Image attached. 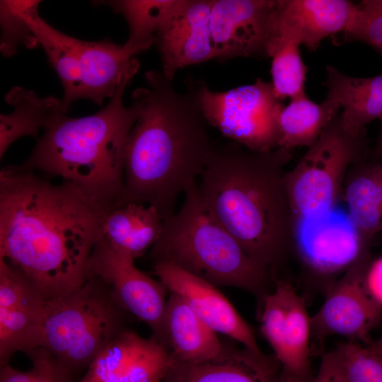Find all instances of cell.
<instances>
[{
  "instance_id": "29",
  "label": "cell",
  "mask_w": 382,
  "mask_h": 382,
  "mask_svg": "<svg viewBox=\"0 0 382 382\" xmlns=\"http://www.w3.org/2000/svg\"><path fill=\"white\" fill-rule=\"evenodd\" d=\"M301 45L296 35L280 31L277 47L271 57V74L274 94L281 101L305 93L307 68L301 57Z\"/></svg>"
},
{
  "instance_id": "20",
  "label": "cell",
  "mask_w": 382,
  "mask_h": 382,
  "mask_svg": "<svg viewBox=\"0 0 382 382\" xmlns=\"http://www.w3.org/2000/svg\"><path fill=\"white\" fill-rule=\"evenodd\" d=\"M357 8L347 0H281V28L315 51L324 38L347 30Z\"/></svg>"
},
{
  "instance_id": "34",
  "label": "cell",
  "mask_w": 382,
  "mask_h": 382,
  "mask_svg": "<svg viewBox=\"0 0 382 382\" xmlns=\"http://www.w3.org/2000/svg\"><path fill=\"white\" fill-rule=\"evenodd\" d=\"M32 369L21 371L13 368L9 364L0 367V382H33Z\"/></svg>"
},
{
  "instance_id": "4",
  "label": "cell",
  "mask_w": 382,
  "mask_h": 382,
  "mask_svg": "<svg viewBox=\"0 0 382 382\" xmlns=\"http://www.w3.org/2000/svg\"><path fill=\"white\" fill-rule=\"evenodd\" d=\"M139 66L134 59L108 103L96 113L66 115L46 127L21 165L71 182L108 212L126 204L125 151L140 104L132 96V105L126 107L122 96Z\"/></svg>"
},
{
  "instance_id": "21",
  "label": "cell",
  "mask_w": 382,
  "mask_h": 382,
  "mask_svg": "<svg viewBox=\"0 0 382 382\" xmlns=\"http://www.w3.org/2000/svg\"><path fill=\"white\" fill-rule=\"evenodd\" d=\"M82 98L101 105L122 83L132 57L139 52L126 43L116 44L105 38L90 42L79 40Z\"/></svg>"
},
{
  "instance_id": "16",
  "label": "cell",
  "mask_w": 382,
  "mask_h": 382,
  "mask_svg": "<svg viewBox=\"0 0 382 382\" xmlns=\"http://www.w3.org/2000/svg\"><path fill=\"white\" fill-rule=\"evenodd\" d=\"M172 366L167 349L154 336L127 328L93 361L77 382H162Z\"/></svg>"
},
{
  "instance_id": "31",
  "label": "cell",
  "mask_w": 382,
  "mask_h": 382,
  "mask_svg": "<svg viewBox=\"0 0 382 382\" xmlns=\"http://www.w3.org/2000/svg\"><path fill=\"white\" fill-rule=\"evenodd\" d=\"M38 0H1L0 50L6 57L16 54L20 45L33 49L40 45L31 25L32 19L38 16Z\"/></svg>"
},
{
  "instance_id": "5",
  "label": "cell",
  "mask_w": 382,
  "mask_h": 382,
  "mask_svg": "<svg viewBox=\"0 0 382 382\" xmlns=\"http://www.w3.org/2000/svg\"><path fill=\"white\" fill-rule=\"evenodd\" d=\"M149 257L153 264L173 265L216 286L238 288L258 299L277 280L212 215L197 183L186 190L180 209L163 220Z\"/></svg>"
},
{
  "instance_id": "8",
  "label": "cell",
  "mask_w": 382,
  "mask_h": 382,
  "mask_svg": "<svg viewBox=\"0 0 382 382\" xmlns=\"http://www.w3.org/2000/svg\"><path fill=\"white\" fill-rule=\"evenodd\" d=\"M207 124L226 137L257 152L279 147V116L284 107L274 94L272 82L257 79L250 85L213 91L203 81H189Z\"/></svg>"
},
{
  "instance_id": "12",
  "label": "cell",
  "mask_w": 382,
  "mask_h": 382,
  "mask_svg": "<svg viewBox=\"0 0 382 382\" xmlns=\"http://www.w3.org/2000/svg\"><path fill=\"white\" fill-rule=\"evenodd\" d=\"M134 262L101 236L90 255L86 277L106 284L125 310L146 324L152 336L161 343L169 291L162 282L139 270Z\"/></svg>"
},
{
  "instance_id": "26",
  "label": "cell",
  "mask_w": 382,
  "mask_h": 382,
  "mask_svg": "<svg viewBox=\"0 0 382 382\" xmlns=\"http://www.w3.org/2000/svg\"><path fill=\"white\" fill-rule=\"evenodd\" d=\"M340 109L329 98L316 103L306 92L292 98L279 116L281 137L278 148L292 151L298 146H311Z\"/></svg>"
},
{
  "instance_id": "1",
  "label": "cell",
  "mask_w": 382,
  "mask_h": 382,
  "mask_svg": "<svg viewBox=\"0 0 382 382\" xmlns=\"http://www.w3.org/2000/svg\"><path fill=\"white\" fill-rule=\"evenodd\" d=\"M108 212L71 182L8 165L0 171V257L47 301L58 298L85 281Z\"/></svg>"
},
{
  "instance_id": "25",
  "label": "cell",
  "mask_w": 382,
  "mask_h": 382,
  "mask_svg": "<svg viewBox=\"0 0 382 382\" xmlns=\"http://www.w3.org/2000/svg\"><path fill=\"white\" fill-rule=\"evenodd\" d=\"M6 102L14 108L8 114L0 115V158L18 139L37 137L59 118L66 115L68 108L62 99L54 96L39 97L33 91L21 87L12 88L5 97Z\"/></svg>"
},
{
  "instance_id": "7",
  "label": "cell",
  "mask_w": 382,
  "mask_h": 382,
  "mask_svg": "<svg viewBox=\"0 0 382 382\" xmlns=\"http://www.w3.org/2000/svg\"><path fill=\"white\" fill-rule=\"evenodd\" d=\"M364 136L349 133L337 115L296 165L286 172V192L297 225L330 214L342 200L349 169L366 158Z\"/></svg>"
},
{
  "instance_id": "17",
  "label": "cell",
  "mask_w": 382,
  "mask_h": 382,
  "mask_svg": "<svg viewBox=\"0 0 382 382\" xmlns=\"http://www.w3.org/2000/svg\"><path fill=\"white\" fill-rule=\"evenodd\" d=\"M154 273L214 331L251 351L262 352L251 327L217 286L168 263L154 264Z\"/></svg>"
},
{
  "instance_id": "2",
  "label": "cell",
  "mask_w": 382,
  "mask_h": 382,
  "mask_svg": "<svg viewBox=\"0 0 382 382\" xmlns=\"http://www.w3.org/2000/svg\"><path fill=\"white\" fill-rule=\"evenodd\" d=\"M145 79L148 87L132 94L140 110L125 146V199L154 207L163 220L197 183L215 146L190 88L180 93L161 71Z\"/></svg>"
},
{
  "instance_id": "30",
  "label": "cell",
  "mask_w": 382,
  "mask_h": 382,
  "mask_svg": "<svg viewBox=\"0 0 382 382\" xmlns=\"http://www.w3.org/2000/svg\"><path fill=\"white\" fill-rule=\"evenodd\" d=\"M321 361L340 382H382V356L359 343H340L323 354Z\"/></svg>"
},
{
  "instance_id": "9",
  "label": "cell",
  "mask_w": 382,
  "mask_h": 382,
  "mask_svg": "<svg viewBox=\"0 0 382 382\" xmlns=\"http://www.w3.org/2000/svg\"><path fill=\"white\" fill-rule=\"evenodd\" d=\"M260 330L280 365V382H312L311 326L305 299L277 279L259 299Z\"/></svg>"
},
{
  "instance_id": "35",
  "label": "cell",
  "mask_w": 382,
  "mask_h": 382,
  "mask_svg": "<svg viewBox=\"0 0 382 382\" xmlns=\"http://www.w3.org/2000/svg\"><path fill=\"white\" fill-rule=\"evenodd\" d=\"M312 382H340L330 367L323 361Z\"/></svg>"
},
{
  "instance_id": "32",
  "label": "cell",
  "mask_w": 382,
  "mask_h": 382,
  "mask_svg": "<svg viewBox=\"0 0 382 382\" xmlns=\"http://www.w3.org/2000/svg\"><path fill=\"white\" fill-rule=\"evenodd\" d=\"M352 23L344 33V41H360L382 54V0H364L357 4Z\"/></svg>"
},
{
  "instance_id": "24",
  "label": "cell",
  "mask_w": 382,
  "mask_h": 382,
  "mask_svg": "<svg viewBox=\"0 0 382 382\" xmlns=\"http://www.w3.org/2000/svg\"><path fill=\"white\" fill-rule=\"evenodd\" d=\"M342 200L348 209V219L362 237L370 242L382 233V164L365 160L348 170Z\"/></svg>"
},
{
  "instance_id": "37",
  "label": "cell",
  "mask_w": 382,
  "mask_h": 382,
  "mask_svg": "<svg viewBox=\"0 0 382 382\" xmlns=\"http://www.w3.org/2000/svg\"><path fill=\"white\" fill-rule=\"evenodd\" d=\"M381 135L379 137V139L378 140V143L374 149V156L376 158H381L382 157V118L381 119Z\"/></svg>"
},
{
  "instance_id": "15",
  "label": "cell",
  "mask_w": 382,
  "mask_h": 382,
  "mask_svg": "<svg viewBox=\"0 0 382 382\" xmlns=\"http://www.w3.org/2000/svg\"><path fill=\"white\" fill-rule=\"evenodd\" d=\"M212 5V0H177L156 33L161 72L168 79L183 67L214 59Z\"/></svg>"
},
{
  "instance_id": "6",
  "label": "cell",
  "mask_w": 382,
  "mask_h": 382,
  "mask_svg": "<svg viewBox=\"0 0 382 382\" xmlns=\"http://www.w3.org/2000/svg\"><path fill=\"white\" fill-rule=\"evenodd\" d=\"M128 315L106 284L86 277L78 287L47 301L41 347L74 376L128 328Z\"/></svg>"
},
{
  "instance_id": "11",
  "label": "cell",
  "mask_w": 382,
  "mask_h": 382,
  "mask_svg": "<svg viewBox=\"0 0 382 382\" xmlns=\"http://www.w3.org/2000/svg\"><path fill=\"white\" fill-rule=\"evenodd\" d=\"M369 254L352 265L325 293L318 311L311 316V351L321 349L328 337L340 335L348 342H370L371 330L381 322L382 307L365 284Z\"/></svg>"
},
{
  "instance_id": "36",
  "label": "cell",
  "mask_w": 382,
  "mask_h": 382,
  "mask_svg": "<svg viewBox=\"0 0 382 382\" xmlns=\"http://www.w3.org/2000/svg\"><path fill=\"white\" fill-rule=\"evenodd\" d=\"M369 351L382 356V336L374 341H371L367 345H364Z\"/></svg>"
},
{
  "instance_id": "27",
  "label": "cell",
  "mask_w": 382,
  "mask_h": 382,
  "mask_svg": "<svg viewBox=\"0 0 382 382\" xmlns=\"http://www.w3.org/2000/svg\"><path fill=\"white\" fill-rule=\"evenodd\" d=\"M33 31L64 88L63 101L69 108L82 98L79 39L67 35L45 22L40 15L31 21Z\"/></svg>"
},
{
  "instance_id": "23",
  "label": "cell",
  "mask_w": 382,
  "mask_h": 382,
  "mask_svg": "<svg viewBox=\"0 0 382 382\" xmlns=\"http://www.w3.org/2000/svg\"><path fill=\"white\" fill-rule=\"evenodd\" d=\"M162 227L163 218L156 208L129 202L108 212L101 236L116 250L135 260L151 248Z\"/></svg>"
},
{
  "instance_id": "3",
  "label": "cell",
  "mask_w": 382,
  "mask_h": 382,
  "mask_svg": "<svg viewBox=\"0 0 382 382\" xmlns=\"http://www.w3.org/2000/svg\"><path fill=\"white\" fill-rule=\"evenodd\" d=\"M292 151L214 147L198 185L215 219L261 265L275 273L293 253L298 225L284 184Z\"/></svg>"
},
{
  "instance_id": "18",
  "label": "cell",
  "mask_w": 382,
  "mask_h": 382,
  "mask_svg": "<svg viewBox=\"0 0 382 382\" xmlns=\"http://www.w3.org/2000/svg\"><path fill=\"white\" fill-rule=\"evenodd\" d=\"M162 382H280V365L274 355L224 343L209 360L190 364L172 361Z\"/></svg>"
},
{
  "instance_id": "14",
  "label": "cell",
  "mask_w": 382,
  "mask_h": 382,
  "mask_svg": "<svg viewBox=\"0 0 382 382\" xmlns=\"http://www.w3.org/2000/svg\"><path fill=\"white\" fill-rule=\"evenodd\" d=\"M47 300L20 270L0 257V367L42 347Z\"/></svg>"
},
{
  "instance_id": "19",
  "label": "cell",
  "mask_w": 382,
  "mask_h": 382,
  "mask_svg": "<svg viewBox=\"0 0 382 382\" xmlns=\"http://www.w3.org/2000/svg\"><path fill=\"white\" fill-rule=\"evenodd\" d=\"M163 323L162 345L178 364H197L216 357L224 342L178 294L170 292Z\"/></svg>"
},
{
  "instance_id": "28",
  "label": "cell",
  "mask_w": 382,
  "mask_h": 382,
  "mask_svg": "<svg viewBox=\"0 0 382 382\" xmlns=\"http://www.w3.org/2000/svg\"><path fill=\"white\" fill-rule=\"evenodd\" d=\"M109 6L126 20L129 34L127 45L139 52L154 44L155 35L175 5L177 0L98 1Z\"/></svg>"
},
{
  "instance_id": "33",
  "label": "cell",
  "mask_w": 382,
  "mask_h": 382,
  "mask_svg": "<svg viewBox=\"0 0 382 382\" xmlns=\"http://www.w3.org/2000/svg\"><path fill=\"white\" fill-rule=\"evenodd\" d=\"M365 284L370 295L382 307V257L369 263Z\"/></svg>"
},
{
  "instance_id": "10",
  "label": "cell",
  "mask_w": 382,
  "mask_h": 382,
  "mask_svg": "<svg viewBox=\"0 0 382 382\" xmlns=\"http://www.w3.org/2000/svg\"><path fill=\"white\" fill-rule=\"evenodd\" d=\"M281 0H212L214 59L271 58L280 36Z\"/></svg>"
},
{
  "instance_id": "22",
  "label": "cell",
  "mask_w": 382,
  "mask_h": 382,
  "mask_svg": "<svg viewBox=\"0 0 382 382\" xmlns=\"http://www.w3.org/2000/svg\"><path fill=\"white\" fill-rule=\"evenodd\" d=\"M326 73L323 85L328 89L327 98L344 109L339 116L349 133L363 134L366 124L382 118V73L369 78L352 77L330 65Z\"/></svg>"
},
{
  "instance_id": "13",
  "label": "cell",
  "mask_w": 382,
  "mask_h": 382,
  "mask_svg": "<svg viewBox=\"0 0 382 382\" xmlns=\"http://www.w3.org/2000/svg\"><path fill=\"white\" fill-rule=\"evenodd\" d=\"M369 243L349 219L329 214L298 225L293 252L325 294L338 275L369 254Z\"/></svg>"
}]
</instances>
